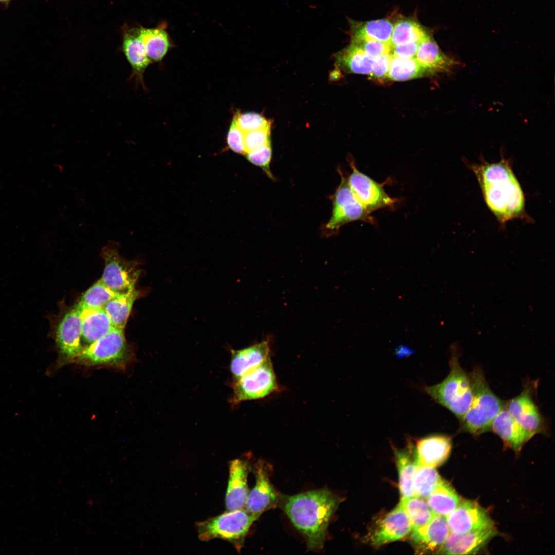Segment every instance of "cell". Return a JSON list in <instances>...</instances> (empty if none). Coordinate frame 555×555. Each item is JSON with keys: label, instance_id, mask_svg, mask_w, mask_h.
<instances>
[{"label": "cell", "instance_id": "obj_1", "mask_svg": "<svg viewBox=\"0 0 555 555\" xmlns=\"http://www.w3.org/2000/svg\"><path fill=\"white\" fill-rule=\"evenodd\" d=\"M469 166L477 178L486 205L501 224L515 219H530L526 212L523 191L509 160L502 158L493 163L483 161Z\"/></svg>", "mask_w": 555, "mask_h": 555}, {"label": "cell", "instance_id": "obj_2", "mask_svg": "<svg viewBox=\"0 0 555 555\" xmlns=\"http://www.w3.org/2000/svg\"><path fill=\"white\" fill-rule=\"evenodd\" d=\"M339 498L328 489L311 490L293 495L279 494L278 506L304 536L309 550L321 549L329 521Z\"/></svg>", "mask_w": 555, "mask_h": 555}, {"label": "cell", "instance_id": "obj_3", "mask_svg": "<svg viewBox=\"0 0 555 555\" xmlns=\"http://www.w3.org/2000/svg\"><path fill=\"white\" fill-rule=\"evenodd\" d=\"M450 370L441 382L426 386L424 390L436 403L451 411L460 420L467 412L473 397L469 374L460 366L457 348L452 346Z\"/></svg>", "mask_w": 555, "mask_h": 555}, {"label": "cell", "instance_id": "obj_4", "mask_svg": "<svg viewBox=\"0 0 555 555\" xmlns=\"http://www.w3.org/2000/svg\"><path fill=\"white\" fill-rule=\"evenodd\" d=\"M469 376L473 397L469 409L459 420L460 429L479 435L491 431L493 420L506 403L491 391L479 367L474 368Z\"/></svg>", "mask_w": 555, "mask_h": 555}, {"label": "cell", "instance_id": "obj_5", "mask_svg": "<svg viewBox=\"0 0 555 555\" xmlns=\"http://www.w3.org/2000/svg\"><path fill=\"white\" fill-rule=\"evenodd\" d=\"M258 518L244 508L227 511L197 523L198 536L202 541L214 539L227 541L240 551L251 525Z\"/></svg>", "mask_w": 555, "mask_h": 555}, {"label": "cell", "instance_id": "obj_6", "mask_svg": "<svg viewBox=\"0 0 555 555\" xmlns=\"http://www.w3.org/2000/svg\"><path fill=\"white\" fill-rule=\"evenodd\" d=\"M130 358L123 329L114 328L104 336L82 348L73 362L89 366L123 368Z\"/></svg>", "mask_w": 555, "mask_h": 555}, {"label": "cell", "instance_id": "obj_7", "mask_svg": "<svg viewBox=\"0 0 555 555\" xmlns=\"http://www.w3.org/2000/svg\"><path fill=\"white\" fill-rule=\"evenodd\" d=\"M119 244L109 241L102 249L105 266L100 280L118 294L134 291L140 274L136 262L128 261L119 253Z\"/></svg>", "mask_w": 555, "mask_h": 555}, {"label": "cell", "instance_id": "obj_8", "mask_svg": "<svg viewBox=\"0 0 555 555\" xmlns=\"http://www.w3.org/2000/svg\"><path fill=\"white\" fill-rule=\"evenodd\" d=\"M340 183L332 196V210L325 229L332 233L344 225L356 220L373 222V218L356 197L349 187L347 178L340 172Z\"/></svg>", "mask_w": 555, "mask_h": 555}, {"label": "cell", "instance_id": "obj_9", "mask_svg": "<svg viewBox=\"0 0 555 555\" xmlns=\"http://www.w3.org/2000/svg\"><path fill=\"white\" fill-rule=\"evenodd\" d=\"M278 387L271 358L235 381L232 403L263 398Z\"/></svg>", "mask_w": 555, "mask_h": 555}, {"label": "cell", "instance_id": "obj_10", "mask_svg": "<svg viewBox=\"0 0 555 555\" xmlns=\"http://www.w3.org/2000/svg\"><path fill=\"white\" fill-rule=\"evenodd\" d=\"M54 339L59 351L57 367L73 362L81 351V319L75 307L65 313L55 326Z\"/></svg>", "mask_w": 555, "mask_h": 555}, {"label": "cell", "instance_id": "obj_11", "mask_svg": "<svg viewBox=\"0 0 555 555\" xmlns=\"http://www.w3.org/2000/svg\"><path fill=\"white\" fill-rule=\"evenodd\" d=\"M349 164L352 171L347 178L348 184L368 212L394 205L396 199L389 196L381 184L358 170L353 161Z\"/></svg>", "mask_w": 555, "mask_h": 555}, {"label": "cell", "instance_id": "obj_12", "mask_svg": "<svg viewBox=\"0 0 555 555\" xmlns=\"http://www.w3.org/2000/svg\"><path fill=\"white\" fill-rule=\"evenodd\" d=\"M534 386L526 383L521 393L505 404L508 412L532 436L546 430L545 420L533 399Z\"/></svg>", "mask_w": 555, "mask_h": 555}, {"label": "cell", "instance_id": "obj_13", "mask_svg": "<svg viewBox=\"0 0 555 555\" xmlns=\"http://www.w3.org/2000/svg\"><path fill=\"white\" fill-rule=\"evenodd\" d=\"M255 484L249 492L244 509L260 517L265 511L278 506L279 495L269 479L265 461L258 460L254 466Z\"/></svg>", "mask_w": 555, "mask_h": 555}, {"label": "cell", "instance_id": "obj_14", "mask_svg": "<svg viewBox=\"0 0 555 555\" xmlns=\"http://www.w3.org/2000/svg\"><path fill=\"white\" fill-rule=\"evenodd\" d=\"M446 518L450 531L457 534L494 526L486 510L469 500L460 501Z\"/></svg>", "mask_w": 555, "mask_h": 555}, {"label": "cell", "instance_id": "obj_15", "mask_svg": "<svg viewBox=\"0 0 555 555\" xmlns=\"http://www.w3.org/2000/svg\"><path fill=\"white\" fill-rule=\"evenodd\" d=\"M412 531L409 519L399 504L379 522L370 534L371 543L380 546L405 537Z\"/></svg>", "mask_w": 555, "mask_h": 555}, {"label": "cell", "instance_id": "obj_16", "mask_svg": "<svg viewBox=\"0 0 555 555\" xmlns=\"http://www.w3.org/2000/svg\"><path fill=\"white\" fill-rule=\"evenodd\" d=\"M496 534L494 526L461 534L450 532L438 551L447 554H473L484 547Z\"/></svg>", "mask_w": 555, "mask_h": 555}, {"label": "cell", "instance_id": "obj_17", "mask_svg": "<svg viewBox=\"0 0 555 555\" xmlns=\"http://www.w3.org/2000/svg\"><path fill=\"white\" fill-rule=\"evenodd\" d=\"M250 470L248 461L242 459L232 460L229 465V478L226 495L227 511L244 508L249 490L247 477Z\"/></svg>", "mask_w": 555, "mask_h": 555}, {"label": "cell", "instance_id": "obj_18", "mask_svg": "<svg viewBox=\"0 0 555 555\" xmlns=\"http://www.w3.org/2000/svg\"><path fill=\"white\" fill-rule=\"evenodd\" d=\"M270 358L269 339L238 349L231 350L230 371L234 381L260 366Z\"/></svg>", "mask_w": 555, "mask_h": 555}, {"label": "cell", "instance_id": "obj_19", "mask_svg": "<svg viewBox=\"0 0 555 555\" xmlns=\"http://www.w3.org/2000/svg\"><path fill=\"white\" fill-rule=\"evenodd\" d=\"M452 448L451 438L447 435L434 434L419 439L416 443L417 465L435 468L448 458Z\"/></svg>", "mask_w": 555, "mask_h": 555}, {"label": "cell", "instance_id": "obj_20", "mask_svg": "<svg viewBox=\"0 0 555 555\" xmlns=\"http://www.w3.org/2000/svg\"><path fill=\"white\" fill-rule=\"evenodd\" d=\"M412 531V542L422 552L438 551L451 532L446 516L438 515L425 525Z\"/></svg>", "mask_w": 555, "mask_h": 555}, {"label": "cell", "instance_id": "obj_21", "mask_svg": "<svg viewBox=\"0 0 555 555\" xmlns=\"http://www.w3.org/2000/svg\"><path fill=\"white\" fill-rule=\"evenodd\" d=\"M491 430L501 437L506 446L516 453L533 437L511 416L505 406L495 417Z\"/></svg>", "mask_w": 555, "mask_h": 555}, {"label": "cell", "instance_id": "obj_22", "mask_svg": "<svg viewBox=\"0 0 555 555\" xmlns=\"http://www.w3.org/2000/svg\"><path fill=\"white\" fill-rule=\"evenodd\" d=\"M123 50L132 68L131 79L144 86L143 74L151 63L139 35V29L134 28L125 33L123 39Z\"/></svg>", "mask_w": 555, "mask_h": 555}, {"label": "cell", "instance_id": "obj_23", "mask_svg": "<svg viewBox=\"0 0 555 555\" xmlns=\"http://www.w3.org/2000/svg\"><path fill=\"white\" fill-rule=\"evenodd\" d=\"M415 58L429 74L449 72L458 64L441 50L431 35L419 43Z\"/></svg>", "mask_w": 555, "mask_h": 555}, {"label": "cell", "instance_id": "obj_24", "mask_svg": "<svg viewBox=\"0 0 555 555\" xmlns=\"http://www.w3.org/2000/svg\"><path fill=\"white\" fill-rule=\"evenodd\" d=\"M78 309L81 319V338L85 342L90 344L115 328L103 308Z\"/></svg>", "mask_w": 555, "mask_h": 555}, {"label": "cell", "instance_id": "obj_25", "mask_svg": "<svg viewBox=\"0 0 555 555\" xmlns=\"http://www.w3.org/2000/svg\"><path fill=\"white\" fill-rule=\"evenodd\" d=\"M351 42L376 40L390 43L394 25L386 18L367 22L349 20Z\"/></svg>", "mask_w": 555, "mask_h": 555}, {"label": "cell", "instance_id": "obj_26", "mask_svg": "<svg viewBox=\"0 0 555 555\" xmlns=\"http://www.w3.org/2000/svg\"><path fill=\"white\" fill-rule=\"evenodd\" d=\"M335 58L337 65L348 72L369 75L372 72L374 60L354 43L337 52Z\"/></svg>", "mask_w": 555, "mask_h": 555}, {"label": "cell", "instance_id": "obj_27", "mask_svg": "<svg viewBox=\"0 0 555 555\" xmlns=\"http://www.w3.org/2000/svg\"><path fill=\"white\" fill-rule=\"evenodd\" d=\"M426 500L435 515L444 516L451 513L460 502L454 489L442 479Z\"/></svg>", "mask_w": 555, "mask_h": 555}, {"label": "cell", "instance_id": "obj_28", "mask_svg": "<svg viewBox=\"0 0 555 555\" xmlns=\"http://www.w3.org/2000/svg\"><path fill=\"white\" fill-rule=\"evenodd\" d=\"M430 35L415 19L402 18L393 27L390 40L392 47L411 43H420Z\"/></svg>", "mask_w": 555, "mask_h": 555}, {"label": "cell", "instance_id": "obj_29", "mask_svg": "<svg viewBox=\"0 0 555 555\" xmlns=\"http://www.w3.org/2000/svg\"><path fill=\"white\" fill-rule=\"evenodd\" d=\"M138 295L139 292L135 289L128 293L118 294L105 305L103 309L115 328L124 329Z\"/></svg>", "mask_w": 555, "mask_h": 555}, {"label": "cell", "instance_id": "obj_30", "mask_svg": "<svg viewBox=\"0 0 555 555\" xmlns=\"http://www.w3.org/2000/svg\"><path fill=\"white\" fill-rule=\"evenodd\" d=\"M139 35L151 62L161 61L170 47V42L166 32L161 28H141L139 29Z\"/></svg>", "mask_w": 555, "mask_h": 555}, {"label": "cell", "instance_id": "obj_31", "mask_svg": "<svg viewBox=\"0 0 555 555\" xmlns=\"http://www.w3.org/2000/svg\"><path fill=\"white\" fill-rule=\"evenodd\" d=\"M399 504L409 519L412 530L425 525L435 515L426 499L417 496L402 498Z\"/></svg>", "mask_w": 555, "mask_h": 555}, {"label": "cell", "instance_id": "obj_32", "mask_svg": "<svg viewBox=\"0 0 555 555\" xmlns=\"http://www.w3.org/2000/svg\"><path fill=\"white\" fill-rule=\"evenodd\" d=\"M395 454L401 498L413 496V479L417 466L416 459L413 460L410 452L407 450H396Z\"/></svg>", "mask_w": 555, "mask_h": 555}, {"label": "cell", "instance_id": "obj_33", "mask_svg": "<svg viewBox=\"0 0 555 555\" xmlns=\"http://www.w3.org/2000/svg\"><path fill=\"white\" fill-rule=\"evenodd\" d=\"M426 73L429 74L415 58L402 59L392 56L387 78L401 81L421 77Z\"/></svg>", "mask_w": 555, "mask_h": 555}, {"label": "cell", "instance_id": "obj_34", "mask_svg": "<svg viewBox=\"0 0 555 555\" xmlns=\"http://www.w3.org/2000/svg\"><path fill=\"white\" fill-rule=\"evenodd\" d=\"M441 480L434 468L417 465L413 479L414 495L426 499Z\"/></svg>", "mask_w": 555, "mask_h": 555}, {"label": "cell", "instance_id": "obj_35", "mask_svg": "<svg viewBox=\"0 0 555 555\" xmlns=\"http://www.w3.org/2000/svg\"><path fill=\"white\" fill-rule=\"evenodd\" d=\"M117 295L100 279L85 292L75 307L79 309L103 308L111 299Z\"/></svg>", "mask_w": 555, "mask_h": 555}, {"label": "cell", "instance_id": "obj_36", "mask_svg": "<svg viewBox=\"0 0 555 555\" xmlns=\"http://www.w3.org/2000/svg\"><path fill=\"white\" fill-rule=\"evenodd\" d=\"M238 127L244 132L271 127V122L261 114L237 113L234 116Z\"/></svg>", "mask_w": 555, "mask_h": 555}, {"label": "cell", "instance_id": "obj_37", "mask_svg": "<svg viewBox=\"0 0 555 555\" xmlns=\"http://www.w3.org/2000/svg\"><path fill=\"white\" fill-rule=\"evenodd\" d=\"M270 129L269 127L244 133L246 154L271 143Z\"/></svg>", "mask_w": 555, "mask_h": 555}, {"label": "cell", "instance_id": "obj_38", "mask_svg": "<svg viewBox=\"0 0 555 555\" xmlns=\"http://www.w3.org/2000/svg\"><path fill=\"white\" fill-rule=\"evenodd\" d=\"M246 155L251 163L261 168L270 178H273L270 168L272 156L271 143L249 152Z\"/></svg>", "mask_w": 555, "mask_h": 555}, {"label": "cell", "instance_id": "obj_39", "mask_svg": "<svg viewBox=\"0 0 555 555\" xmlns=\"http://www.w3.org/2000/svg\"><path fill=\"white\" fill-rule=\"evenodd\" d=\"M358 46L369 58L375 60L381 55L390 53L392 48L390 43L372 40L351 42Z\"/></svg>", "mask_w": 555, "mask_h": 555}, {"label": "cell", "instance_id": "obj_40", "mask_svg": "<svg viewBox=\"0 0 555 555\" xmlns=\"http://www.w3.org/2000/svg\"><path fill=\"white\" fill-rule=\"evenodd\" d=\"M227 143L229 148L233 152L240 154H246L244 132L238 127L234 116L228 133Z\"/></svg>", "mask_w": 555, "mask_h": 555}, {"label": "cell", "instance_id": "obj_41", "mask_svg": "<svg viewBox=\"0 0 555 555\" xmlns=\"http://www.w3.org/2000/svg\"><path fill=\"white\" fill-rule=\"evenodd\" d=\"M392 55L391 53L384 54L374 61L371 78L382 80L387 78L390 67Z\"/></svg>", "mask_w": 555, "mask_h": 555}, {"label": "cell", "instance_id": "obj_42", "mask_svg": "<svg viewBox=\"0 0 555 555\" xmlns=\"http://www.w3.org/2000/svg\"><path fill=\"white\" fill-rule=\"evenodd\" d=\"M419 43L411 42L392 47L391 53L393 57L402 59L415 58Z\"/></svg>", "mask_w": 555, "mask_h": 555}, {"label": "cell", "instance_id": "obj_43", "mask_svg": "<svg viewBox=\"0 0 555 555\" xmlns=\"http://www.w3.org/2000/svg\"><path fill=\"white\" fill-rule=\"evenodd\" d=\"M11 0H0V2L7 5Z\"/></svg>", "mask_w": 555, "mask_h": 555}]
</instances>
